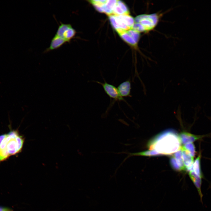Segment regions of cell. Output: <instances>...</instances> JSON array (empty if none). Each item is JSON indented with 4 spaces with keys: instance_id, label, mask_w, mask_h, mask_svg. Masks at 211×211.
<instances>
[{
    "instance_id": "obj_3",
    "label": "cell",
    "mask_w": 211,
    "mask_h": 211,
    "mask_svg": "<svg viewBox=\"0 0 211 211\" xmlns=\"http://www.w3.org/2000/svg\"><path fill=\"white\" fill-rule=\"evenodd\" d=\"M158 21V16L156 14L140 15L135 18V23L132 29L140 33L148 31L153 29Z\"/></svg>"
},
{
    "instance_id": "obj_14",
    "label": "cell",
    "mask_w": 211,
    "mask_h": 211,
    "mask_svg": "<svg viewBox=\"0 0 211 211\" xmlns=\"http://www.w3.org/2000/svg\"><path fill=\"white\" fill-rule=\"evenodd\" d=\"M117 16L126 25L131 29L132 28L135 23V19L132 17L129 14Z\"/></svg>"
},
{
    "instance_id": "obj_20",
    "label": "cell",
    "mask_w": 211,
    "mask_h": 211,
    "mask_svg": "<svg viewBox=\"0 0 211 211\" xmlns=\"http://www.w3.org/2000/svg\"><path fill=\"white\" fill-rule=\"evenodd\" d=\"M0 211H12L11 210L7 208L0 207Z\"/></svg>"
},
{
    "instance_id": "obj_21",
    "label": "cell",
    "mask_w": 211,
    "mask_h": 211,
    "mask_svg": "<svg viewBox=\"0 0 211 211\" xmlns=\"http://www.w3.org/2000/svg\"><path fill=\"white\" fill-rule=\"evenodd\" d=\"M6 136V134H3L0 135V144L4 139Z\"/></svg>"
},
{
    "instance_id": "obj_18",
    "label": "cell",
    "mask_w": 211,
    "mask_h": 211,
    "mask_svg": "<svg viewBox=\"0 0 211 211\" xmlns=\"http://www.w3.org/2000/svg\"><path fill=\"white\" fill-rule=\"evenodd\" d=\"M189 176L195 184L199 188L201 183V178L197 175L193 171H191L189 172Z\"/></svg>"
},
{
    "instance_id": "obj_9",
    "label": "cell",
    "mask_w": 211,
    "mask_h": 211,
    "mask_svg": "<svg viewBox=\"0 0 211 211\" xmlns=\"http://www.w3.org/2000/svg\"><path fill=\"white\" fill-rule=\"evenodd\" d=\"M129 10L126 4L121 1L117 0L113 10L112 15H129Z\"/></svg>"
},
{
    "instance_id": "obj_6",
    "label": "cell",
    "mask_w": 211,
    "mask_h": 211,
    "mask_svg": "<svg viewBox=\"0 0 211 211\" xmlns=\"http://www.w3.org/2000/svg\"><path fill=\"white\" fill-rule=\"evenodd\" d=\"M178 138L181 144L183 145L193 143V142L201 138L203 136L193 135L186 132H181L178 135Z\"/></svg>"
},
{
    "instance_id": "obj_4",
    "label": "cell",
    "mask_w": 211,
    "mask_h": 211,
    "mask_svg": "<svg viewBox=\"0 0 211 211\" xmlns=\"http://www.w3.org/2000/svg\"><path fill=\"white\" fill-rule=\"evenodd\" d=\"M56 34L63 38L68 42L75 36L76 32L70 24L60 22Z\"/></svg>"
},
{
    "instance_id": "obj_7",
    "label": "cell",
    "mask_w": 211,
    "mask_h": 211,
    "mask_svg": "<svg viewBox=\"0 0 211 211\" xmlns=\"http://www.w3.org/2000/svg\"><path fill=\"white\" fill-rule=\"evenodd\" d=\"M66 42H68L62 37L55 34L52 39L49 47L45 50L44 52L46 53L57 49Z\"/></svg>"
},
{
    "instance_id": "obj_12",
    "label": "cell",
    "mask_w": 211,
    "mask_h": 211,
    "mask_svg": "<svg viewBox=\"0 0 211 211\" xmlns=\"http://www.w3.org/2000/svg\"><path fill=\"white\" fill-rule=\"evenodd\" d=\"M119 35L123 40L129 45L135 47L137 45L138 41L130 32L127 30Z\"/></svg>"
},
{
    "instance_id": "obj_1",
    "label": "cell",
    "mask_w": 211,
    "mask_h": 211,
    "mask_svg": "<svg viewBox=\"0 0 211 211\" xmlns=\"http://www.w3.org/2000/svg\"><path fill=\"white\" fill-rule=\"evenodd\" d=\"M178 135L172 130H168L158 134L149 142L148 147L162 155H170L181 147Z\"/></svg>"
},
{
    "instance_id": "obj_16",
    "label": "cell",
    "mask_w": 211,
    "mask_h": 211,
    "mask_svg": "<svg viewBox=\"0 0 211 211\" xmlns=\"http://www.w3.org/2000/svg\"><path fill=\"white\" fill-rule=\"evenodd\" d=\"M201 155L199 154L195 160L193 165V171L198 176L201 178L202 173L200 166Z\"/></svg>"
},
{
    "instance_id": "obj_19",
    "label": "cell",
    "mask_w": 211,
    "mask_h": 211,
    "mask_svg": "<svg viewBox=\"0 0 211 211\" xmlns=\"http://www.w3.org/2000/svg\"><path fill=\"white\" fill-rule=\"evenodd\" d=\"M170 162L171 166L174 169L178 171H181L174 156H171V157Z\"/></svg>"
},
{
    "instance_id": "obj_15",
    "label": "cell",
    "mask_w": 211,
    "mask_h": 211,
    "mask_svg": "<svg viewBox=\"0 0 211 211\" xmlns=\"http://www.w3.org/2000/svg\"><path fill=\"white\" fill-rule=\"evenodd\" d=\"M173 156L175 159L178 164L180 167L181 171L186 170V168L183 161L182 151L181 147L179 150L174 153Z\"/></svg>"
},
{
    "instance_id": "obj_17",
    "label": "cell",
    "mask_w": 211,
    "mask_h": 211,
    "mask_svg": "<svg viewBox=\"0 0 211 211\" xmlns=\"http://www.w3.org/2000/svg\"><path fill=\"white\" fill-rule=\"evenodd\" d=\"M182 147L194 157L195 154L196 152L195 145L193 143H189L183 145Z\"/></svg>"
},
{
    "instance_id": "obj_2",
    "label": "cell",
    "mask_w": 211,
    "mask_h": 211,
    "mask_svg": "<svg viewBox=\"0 0 211 211\" xmlns=\"http://www.w3.org/2000/svg\"><path fill=\"white\" fill-rule=\"evenodd\" d=\"M25 139L18 131L12 130L6 136L0 144V163L10 156L21 152Z\"/></svg>"
},
{
    "instance_id": "obj_10",
    "label": "cell",
    "mask_w": 211,
    "mask_h": 211,
    "mask_svg": "<svg viewBox=\"0 0 211 211\" xmlns=\"http://www.w3.org/2000/svg\"><path fill=\"white\" fill-rule=\"evenodd\" d=\"M117 88L120 95L122 97L130 96L131 84L129 80L122 83Z\"/></svg>"
},
{
    "instance_id": "obj_13",
    "label": "cell",
    "mask_w": 211,
    "mask_h": 211,
    "mask_svg": "<svg viewBox=\"0 0 211 211\" xmlns=\"http://www.w3.org/2000/svg\"><path fill=\"white\" fill-rule=\"evenodd\" d=\"M128 154L127 156L124 159L123 161L120 164V166L128 158L131 156H153L162 155V154L159 153L156 150L153 149L147 150L139 152L128 153Z\"/></svg>"
},
{
    "instance_id": "obj_11",
    "label": "cell",
    "mask_w": 211,
    "mask_h": 211,
    "mask_svg": "<svg viewBox=\"0 0 211 211\" xmlns=\"http://www.w3.org/2000/svg\"><path fill=\"white\" fill-rule=\"evenodd\" d=\"M181 149L182 151L183 161L186 170H187L189 171H193L194 157L191 156L187 151L183 149L181 146Z\"/></svg>"
},
{
    "instance_id": "obj_8",
    "label": "cell",
    "mask_w": 211,
    "mask_h": 211,
    "mask_svg": "<svg viewBox=\"0 0 211 211\" xmlns=\"http://www.w3.org/2000/svg\"><path fill=\"white\" fill-rule=\"evenodd\" d=\"M117 0H107L102 6L95 7L98 11L105 13L108 16L112 15Z\"/></svg>"
},
{
    "instance_id": "obj_5",
    "label": "cell",
    "mask_w": 211,
    "mask_h": 211,
    "mask_svg": "<svg viewBox=\"0 0 211 211\" xmlns=\"http://www.w3.org/2000/svg\"><path fill=\"white\" fill-rule=\"evenodd\" d=\"M97 82L102 85L106 93L110 98L115 100H124L123 98L120 95L117 88L114 85L106 82L103 83L98 81Z\"/></svg>"
}]
</instances>
